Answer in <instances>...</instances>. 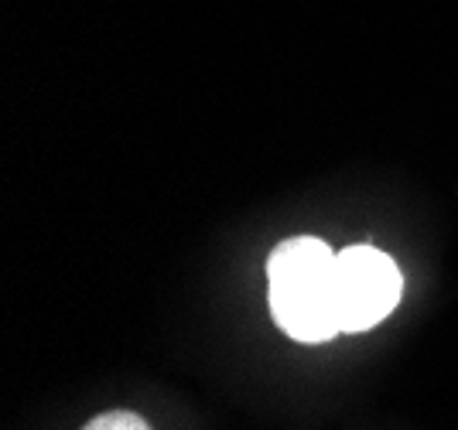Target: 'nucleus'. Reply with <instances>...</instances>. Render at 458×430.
<instances>
[{
    "label": "nucleus",
    "instance_id": "f257e3e1",
    "mask_svg": "<svg viewBox=\"0 0 458 430\" xmlns=\"http://www.w3.org/2000/svg\"><path fill=\"white\" fill-rule=\"evenodd\" d=\"M335 257L322 240H284L267 260L270 315L294 341H325L339 335Z\"/></svg>",
    "mask_w": 458,
    "mask_h": 430
},
{
    "label": "nucleus",
    "instance_id": "f03ea898",
    "mask_svg": "<svg viewBox=\"0 0 458 430\" xmlns=\"http://www.w3.org/2000/svg\"><path fill=\"white\" fill-rule=\"evenodd\" d=\"M403 277L397 263L373 246H349L335 257V298L343 332H366L401 300Z\"/></svg>",
    "mask_w": 458,
    "mask_h": 430
},
{
    "label": "nucleus",
    "instance_id": "7ed1b4c3",
    "mask_svg": "<svg viewBox=\"0 0 458 430\" xmlns=\"http://www.w3.org/2000/svg\"><path fill=\"white\" fill-rule=\"evenodd\" d=\"M82 430H151V424L140 417V413L131 410H110L93 417Z\"/></svg>",
    "mask_w": 458,
    "mask_h": 430
}]
</instances>
